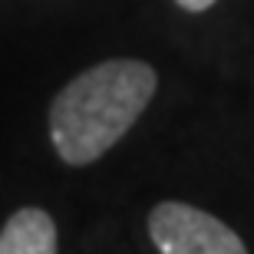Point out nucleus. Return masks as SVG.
<instances>
[{
  "instance_id": "obj_3",
  "label": "nucleus",
  "mask_w": 254,
  "mask_h": 254,
  "mask_svg": "<svg viewBox=\"0 0 254 254\" xmlns=\"http://www.w3.org/2000/svg\"><path fill=\"white\" fill-rule=\"evenodd\" d=\"M57 248V221L37 205L17 208L0 228V254H53Z\"/></svg>"
},
{
  "instance_id": "obj_1",
  "label": "nucleus",
  "mask_w": 254,
  "mask_h": 254,
  "mask_svg": "<svg viewBox=\"0 0 254 254\" xmlns=\"http://www.w3.org/2000/svg\"><path fill=\"white\" fill-rule=\"evenodd\" d=\"M159 89L155 66L116 57L83 69L50 103V142L66 165H93L129 135Z\"/></svg>"
},
{
  "instance_id": "obj_4",
  "label": "nucleus",
  "mask_w": 254,
  "mask_h": 254,
  "mask_svg": "<svg viewBox=\"0 0 254 254\" xmlns=\"http://www.w3.org/2000/svg\"><path fill=\"white\" fill-rule=\"evenodd\" d=\"M182 10H189V13H201V10H208L211 3H218V0H175Z\"/></svg>"
},
{
  "instance_id": "obj_2",
  "label": "nucleus",
  "mask_w": 254,
  "mask_h": 254,
  "mask_svg": "<svg viewBox=\"0 0 254 254\" xmlns=\"http://www.w3.org/2000/svg\"><path fill=\"white\" fill-rule=\"evenodd\" d=\"M149 238L162 254H245V241L215 215L189 201H159L149 211Z\"/></svg>"
}]
</instances>
